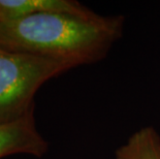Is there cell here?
<instances>
[{"mask_svg": "<svg viewBox=\"0 0 160 159\" xmlns=\"http://www.w3.org/2000/svg\"><path fill=\"white\" fill-rule=\"evenodd\" d=\"M122 20L42 12L0 21V49L66 61L96 62L121 35Z\"/></svg>", "mask_w": 160, "mask_h": 159, "instance_id": "1", "label": "cell"}, {"mask_svg": "<svg viewBox=\"0 0 160 159\" xmlns=\"http://www.w3.org/2000/svg\"><path fill=\"white\" fill-rule=\"evenodd\" d=\"M72 67L66 61L0 49V123L33 113V97L39 87Z\"/></svg>", "mask_w": 160, "mask_h": 159, "instance_id": "2", "label": "cell"}, {"mask_svg": "<svg viewBox=\"0 0 160 159\" xmlns=\"http://www.w3.org/2000/svg\"><path fill=\"white\" fill-rule=\"evenodd\" d=\"M47 149V142L36 129L33 113L13 122L0 123V157L18 153L40 157Z\"/></svg>", "mask_w": 160, "mask_h": 159, "instance_id": "3", "label": "cell"}, {"mask_svg": "<svg viewBox=\"0 0 160 159\" xmlns=\"http://www.w3.org/2000/svg\"><path fill=\"white\" fill-rule=\"evenodd\" d=\"M42 12L89 17L94 12L71 0H0V21H11Z\"/></svg>", "mask_w": 160, "mask_h": 159, "instance_id": "4", "label": "cell"}, {"mask_svg": "<svg viewBox=\"0 0 160 159\" xmlns=\"http://www.w3.org/2000/svg\"><path fill=\"white\" fill-rule=\"evenodd\" d=\"M115 159H160V137L153 127H144L116 152Z\"/></svg>", "mask_w": 160, "mask_h": 159, "instance_id": "5", "label": "cell"}]
</instances>
